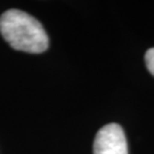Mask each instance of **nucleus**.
<instances>
[{
	"instance_id": "nucleus-3",
	"label": "nucleus",
	"mask_w": 154,
	"mask_h": 154,
	"mask_svg": "<svg viewBox=\"0 0 154 154\" xmlns=\"http://www.w3.org/2000/svg\"><path fill=\"white\" fill-rule=\"evenodd\" d=\"M145 63L149 71L154 75V48H151L145 54Z\"/></svg>"
},
{
	"instance_id": "nucleus-1",
	"label": "nucleus",
	"mask_w": 154,
	"mask_h": 154,
	"mask_svg": "<svg viewBox=\"0 0 154 154\" xmlns=\"http://www.w3.org/2000/svg\"><path fill=\"white\" fill-rule=\"evenodd\" d=\"M0 33L13 48L39 54L48 48V35L41 23L25 11L9 9L0 17Z\"/></svg>"
},
{
	"instance_id": "nucleus-2",
	"label": "nucleus",
	"mask_w": 154,
	"mask_h": 154,
	"mask_svg": "<svg viewBox=\"0 0 154 154\" xmlns=\"http://www.w3.org/2000/svg\"><path fill=\"white\" fill-rule=\"evenodd\" d=\"M94 154H128L123 129L118 123L100 128L94 140Z\"/></svg>"
}]
</instances>
